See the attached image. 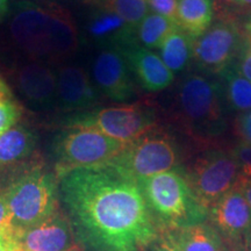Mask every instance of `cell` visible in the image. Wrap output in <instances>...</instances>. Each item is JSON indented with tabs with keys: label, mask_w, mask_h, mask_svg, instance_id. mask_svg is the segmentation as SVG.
<instances>
[{
	"label": "cell",
	"mask_w": 251,
	"mask_h": 251,
	"mask_svg": "<svg viewBox=\"0 0 251 251\" xmlns=\"http://www.w3.org/2000/svg\"><path fill=\"white\" fill-rule=\"evenodd\" d=\"M58 187L78 240L87 250L143 251L158 236L139 183L111 165L69 172Z\"/></svg>",
	"instance_id": "6da1fadb"
},
{
	"label": "cell",
	"mask_w": 251,
	"mask_h": 251,
	"mask_svg": "<svg viewBox=\"0 0 251 251\" xmlns=\"http://www.w3.org/2000/svg\"><path fill=\"white\" fill-rule=\"evenodd\" d=\"M12 42L36 62H59L78 47V31L70 12L56 4L21 0L9 19Z\"/></svg>",
	"instance_id": "7a4b0ae2"
},
{
	"label": "cell",
	"mask_w": 251,
	"mask_h": 251,
	"mask_svg": "<svg viewBox=\"0 0 251 251\" xmlns=\"http://www.w3.org/2000/svg\"><path fill=\"white\" fill-rule=\"evenodd\" d=\"M221 83L200 74L181 78L176 92L175 120L199 142H212L227 129Z\"/></svg>",
	"instance_id": "3957f363"
},
{
	"label": "cell",
	"mask_w": 251,
	"mask_h": 251,
	"mask_svg": "<svg viewBox=\"0 0 251 251\" xmlns=\"http://www.w3.org/2000/svg\"><path fill=\"white\" fill-rule=\"evenodd\" d=\"M57 176L39 164L25 166L2 191L11 225L24 233L49 219L57 208Z\"/></svg>",
	"instance_id": "277c9868"
},
{
	"label": "cell",
	"mask_w": 251,
	"mask_h": 251,
	"mask_svg": "<svg viewBox=\"0 0 251 251\" xmlns=\"http://www.w3.org/2000/svg\"><path fill=\"white\" fill-rule=\"evenodd\" d=\"M152 215L164 230L202 224L208 209L198 201L186 177L179 170H170L137 181Z\"/></svg>",
	"instance_id": "5b68a950"
},
{
	"label": "cell",
	"mask_w": 251,
	"mask_h": 251,
	"mask_svg": "<svg viewBox=\"0 0 251 251\" xmlns=\"http://www.w3.org/2000/svg\"><path fill=\"white\" fill-rule=\"evenodd\" d=\"M127 146L92 128H65L54 146L55 174L59 180L71 171L108 165Z\"/></svg>",
	"instance_id": "8992f818"
},
{
	"label": "cell",
	"mask_w": 251,
	"mask_h": 251,
	"mask_svg": "<svg viewBox=\"0 0 251 251\" xmlns=\"http://www.w3.org/2000/svg\"><path fill=\"white\" fill-rule=\"evenodd\" d=\"M158 109L151 102H135L94 111L78 112L62 120L64 128L86 127L129 144L157 127Z\"/></svg>",
	"instance_id": "52a82bcc"
},
{
	"label": "cell",
	"mask_w": 251,
	"mask_h": 251,
	"mask_svg": "<svg viewBox=\"0 0 251 251\" xmlns=\"http://www.w3.org/2000/svg\"><path fill=\"white\" fill-rule=\"evenodd\" d=\"M179 152L174 137L164 128L157 127L126 147L109 163L112 168L135 181L174 170Z\"/></svg>",
	"instance_id": "ba28073f"
},
{
	"label": "cell",
	"mask_w": 251,
	"mask_h": 251,
	"mask_svg": "<svg viewBox=\"0 0 251 251\" xmlns=\"http://www.w3.org/2000/svg\"><path fill=\"white\" fill-rule=\"evenodd\" d=\"M184 175L198 201L209 211L220 198L235 187L240 166L231 151L214 149L198 156Z\"/></svg>",
	"instance_id": "9c48e42d"
},
{
	"label": "cell",
	"mask_w": 251,
	"mask_h": 251,
	"mask_svg": "<svg viewBox=\"0 0 251 251\" xmlns=\"http://www.w3.org/2000/svg\"><path fill=\"white\" fill-rule=\"evenodd\" d=\"M244 40L233 21H220L192 41V61L208 75H221L233 67Z\"/></svg>",
	"instance_id": "30bf717a"
},
{
	"label": "cell",
	"mask_w": 251,
	"mask_h": 251,
	"mask_svg": "<svg viewBox=\"0 0 251 251\" xmlns=\"http://www.w3.org/2000/svg\"><path fill=\"white\" fill-rule=\"evenodd\" d=\"M93 79L98 90L115 102H128L137 94L129 64L120 50L106 48L94 59Z\"/></svg>",
	"instance_id": "8fae6325"
},
{
	"label": "cell",
	"mask_w": 251,
	"mask_h": 251,
	"mask_svg": "<svg viewBox=\"0 0 251 251\" xmlns=\"http://www.w3.org/2000/svg\"><path fill=\"white\" fill-rule=\"evenodd\" d=\"M208 218L220 235L235 246L251 230V208L236 185L211 207Z\"/></svg>",
	"instance_id": "7c38bea8"
},
{
	"label": "cell",
	"mask_w": 251,
	"mask_h": 251,
	"mask_svg": "<svg viewBox=\"0 0 251 251\" xmlns=\"http://www.w3.org/2000/svg\"><path fill=\"white\" fill-rule=\"evenodd\" d=\"M14 79L19 92L34 107L50 108L57 101V74L46 63L24 64Z\"/></svg>",
	"instance_id": "4fadbf2b"
},
{
	"label": "cell",
	"mask_w": 251,
	"mask_h": 251,
	"mask_svg": "<svg viewBox=\"0 0 251 251\" xmlns=\"http://www.w3.org/2000/svg\"><path fill=\"white\" fill-rule=\"evenodd\" d=\"M129 64L131 74L143 90L159 92L168 89L175 81V75L151 50L144 48L137 42L119 49Z\"/></svg>",
	"instance_id": "5bb4252c"
},
{
	"label": "cell",
	"mask_w": 251,
	"mask_h": 251,
	"mask_svg": "<svg viewBox=\"0 0 251 251\" xmlns=\"http://www.w3.org/2000/svg\"><path fill=\"white\" fill-rule=\"evenodd\" d=\"M19 248L23 251H74L71 225L57 211L42 224L21 233Z\"/></svg>",
	"instance_id": "9a60e30c"
},
{
	"label": "cell",
	"mask_w": 251,
	"mask_h": 251,
	"mask_svg": "<svg viewBox=\"0 0 251 251\" xmlns=\"http://www.w3.org/2000/svg\"><path fill=\"white\" fill-rule=\"evenodd\" d=\"M100 101L99 91L84 69L63 67L57 74V102L63 111H86Z\"/></svg>",
	"instance_id": "2e32d148"
},
{
	"label": "cell",
	"mask_w": 251,
	"mask_h": 251,
	"mask_svg": "<svg viewBox=\"0 0 251 251\" xmlns=\"http://www.w3.org/2000/svg\"><path fill=\"white\" fill-rule=\"evenodd\" d=\"M37 136L24 125H15L0 136V178L17 174L34 152ZM13 175V176H14Z\"/></svg>",
	"instance_id": "e0dca14e"
},
{
	"label": "cell",
	"mask_w": 251,
	"mask_h": 251,
	"mask_svg": "<svg viewBox=\"0 0 251 251\" xmlns=\"http://www.w3.org/2000/svg\"><path fill=\"white\" fill-rule=\"evenodd\" d=\"M87 33L91 39L106 48H117L137 42L136 31L120 17L108 9L98 7L87 23Z\"/></svg>",
	"instance_id": "ac0fdd59"
},
{
	"label": "cell",
	"mask_w": 251,
	"mask_h": 251,
	"mask_svg": "<svg viewBox=\"0 0 251 251\" xmlns=\"http://www.w3.org/2000/svg\"><path fill=\"white\" fill-rule=\"evenodd\" d=\"M179 251H228L222 236L211 224L169 230Z\"/></svg>",
	"instance_id": "d6986e66"
},
{
	"label": "cell",
	"mask_w": 251,
	"mask_h": 251,
	"mask_svg": "<svg viewBox=\"0 0 251 251\" xmlns=\"http://www.w3.org/2000/svg\"><path fill=\"white\" fill-rule=\"evenodd\" d=\"M212 0H178L177 25L194 40L211 27Z\"/></svg>",
	"instance_id": "ffe728a7"
},
{
	"label": "cell",
	"mask_w": 251,
	"mask_h": 251,
	"mask_svg": "<svg viewBox=\"0 0 251 251\" xmlns=\"http://www.w3.org/2000/svg\"><path fill=\"white\" fill-rule=\"evenodd\" d=\"M192 41L178 27L166 36L158 48L162 61L174 74L183 71L192 61Z\"/></svg>",
	"instance_id": "44dd1931"
},
{
	"label": "cell",
	"mask_w": 251,
	"mask_h": 251,
	"mask_svg": "<svg viewBox=\"0 0 251 251\" xmlns=\"http://www.w3.org/2000/svg\"><path fill=\"white\" fill-rule=\"evenodd\" d=\"M224 97L229 108L237 112H247L251 109V81L238 72L235 67L227 69L224 74Z\"/></svg>",
	"instance_id": "7402d4cb"
},
{
	"label": "cell",
	"mask_w": 251,
	"mask_h": 251,
	"mask_svg": "<svg viewBox=\"0 0 251 251\" xmlns=\"http://www.w3.org/2000/svg\"><path fill=\"white\" fill-rule=\"evenodd\" d=\"M178 28L170 19L156 13H149L136 28V41L140 46L151 50L158 49L166 36Z\"/></svg>",
	"instance_id": "603a6c76"
},
{
	"label": "cell",
	"mask_w": 251,
	"mask_h": 251,
	"mask_svg": "<svg viewBox=\"0 0 251 251\" xmlns=\"http://www.w3.org/2000/svg\"><path fill=\"white\" fill-rule=\"evenodd\" d=\"M98 7L115 13L135 31L150 9L147 0H99Z\"/></svg>",
	"instance_id": "cb8c5ba5"
},
{
	"label": "cell",
	"mask_w": 251,
	"mask_h": 251,
	"mask_svg": "<svg viewBox=\"0 0 251 251\" xmlns=\"http://www.w3.org/2000/svg\"><path fill=\"white\" fill-rule=\"evenodd\" d=\"M23 109L17 100L0 103V136L18 125Z\"/></svg>",
	"instance_id": "d4e9b609"
},
{
	"label": "cell",
	"mask_w": 251,
	"mask_h": 251,
	"mask_svg": "<svg viewBox=\"0 0 251 251\" xmlns=\"http://www.w3.org/2000/svg\"><path fill=\"white\" fill-rule=\"evenodd\" d=\"M21 233L17 230L11 221L0 227V251H15L19 248V238Z\"/></svg>",
	"instance_id": "484cf974"
},
{
	"label": "cell",
	"mask_w": 251,
	"mask_h": 251,
	"mask_svg": "<svg viewBox=\"0 0 251 251\" xmlns=\"http://www.w3.org/2000/svg\"><path fill=\"white\" fill-rule=\"evenodd\" d=\"M234 133L241 143L251 146V109L237 115L234 121Z\"/></svg>",
	"instance_id": "4316f807"
},
{
	"label": "cell",
	"mask_w": 251,
	"mask_h": 251,
	"mask_svg": "<svg viewBox=\"0 0 251 251\" xmlns=\"http://www.w3.org/2000/svg\"><path fill=\"white\" fill-rule=\"evenodd\" d=\"M240 166V176L251 179V146L240 143L231 150Z\"/></svg>",
	"instance_id": "83f0119b"
},
{
	"label": "cell",
	"mask_w": 251,
	"mask_h": 251,
	"mask_svg": "<svg viewBox=\"0 0 251 251\" xmlns=\"http://www.w3.org/2000/svg\"><path fill=\"white\" fill-rule=\"evenodd\" d=\"M153 13L162 15L177 24L178 0H147Z\"/></svg>",
	"instance_id": "f1b7e54d"
},
{
	"label": "cell",
	"mask_w": 251,
	"mask_h": 251,
	"mask_svg": "<svg viewBox=\"0 0 251 251\" xmlns=\"http://www.w3.org/2000/svg\"><path fill=\"white\" fill-rule=\"evenodd\" d=\"M234 67L243 77H246L248 80L251 81V39L250 37H248V39L244 40L243 47L242 49H241V52L240 55H238Z\"/></svg>",
	"instance_id": "f546056e"
},
{
	"label": "cell",
	"mask_w": 251,
	"mask_h": 251,
	"mask_svg": "<svg viewBox=\"0 0 251 251\" xmlns=\"http://www.w3.org/2000/svg\"><path fill=\"white\" fill-rule=\"evenodd\" d=\"M149 248L150 251H179L169 230H163L159 233Z\"/></svg>",
	"instance_id": "4dcf8cb0"
},
{
	"label": "cell",
	"mask_w": 251,
	"mask_h": 251,
	"mask_svg": "<svg viewBox=\"0 0 251 251\" xmlns=\"http://www.w3.org/2000/svg\"><path fill=\"white\" fill-rule=\"evenodd\" d=\"M236 187L242 192L244 198H246L247 202L249 203L251 208V179H248V178H244L242 176H240V178H238L236 183Z\"/></svg>",
	"instance_id": "1f68e13d"
},
{
	"label": "cell",
	"mask_w": 251,
	"mask_h": 251,
	"mask_svg": "<svg viewBox=\"0 0 251 251\" xmlns=\"http://www.w3.org/2000/svg\"><path fill=\"white\" fill-rule=\"evenodd\" d=\"M12 100H15L14 94L6 80L0 76V103L12 101Z\"/></svg>",
	"instance_id": "d6a6232c"
},
{
	"label": "cell",
	"mask_w": 251,
	"mask_h": 251,
	"mask_svg": "<svg viewBox=\"0 0 251 251\" xmlns=\"http://www.w3.org/2000/svg\"><path fill=\"white\" fill-rule=\"evenodd\" d=\"M7 221H9L8 207L7 203H6L4 194H2V192H0V227Z\"/></svg>",
	"instance_id": "836d02e7"
},
{
	"label": "cell",
	"mask_w": 251,
	"mask_h": 251,
	"mask_svg": "<svg viewBox=\"0 0 251 251\" xmlns=\"http://www.w3.org/2000/svg\"><path fill=\"white\" fill-rule=\"evenodd\" d=\"M235 250L236 251H251V230L246 235V236H244L242 242L235 246Z\"/></svg>",
	"instance_id": "e575fe53"
},
{
	"label": "cell",
	"mask_w": 251,
	"mask_h": 251,
	"mask_svg": "<svg viewBox=\"0 0 251 251\" xmlns=\"http://www.w3.org/2000/svg\"><path fill=\"white\" fill-rule=\"evenodd\" d=\"M8 11V0H0V23L6 17Z\"/></svg>",
	"instance_id": "d590c367"
},
{
	"label": "cell",
	"mask_w": 251,
	"mask_h": 251,
	"mask_svg": "<svg viewBox=\"0 0 251 251\" xmlns=\"http://www.w3.org/2000/svg\"><path fill=\"white\" fill-rule=\"evenodd\" d=\"M238 4L244 7H251V0H238Z\"/></svg>",
	"instance_id": "8d00e7d4"
},
{
	"label": "cell",
	"mask_w": 251,
	"mask_h": 251,
	"mask_svg": "<svg viewBox=\"0 0 251 251\" xmlns=\"http://www.w3.org/2000/svg\"><path fill=\"white\" fill-rule=\"evenodd\" d=\"M246 29H247L248 34H249V36H250V39H251V15H250L249 20H248L247 24H246Z\"/></svg>",
	"instance_id": "74e56055"
},
{
	"label": "cell",
	"mask_w": 251,
	"mask_h": 251,
	"mask_svg": "<svg viewBox=\"0 0 251 251\" xmlns=\"http://www.w3.org/2000/svg\"><path fill=\"white\" fill-rule=\"evenodd\" d=\"M229 2H238V0H227Z\"/></svg>",
	"instance_id": "f35d334b"
},
{
	"label": "cell",
	"mask_w": 251,
	"mask_h": 251,
	"mask_svg": "<svg viewBox=\"0 0 251 251\" xmlns=\"http://www.w3.org/2000/svg\"><path fill=\"white\" fill-rule=\"evenodd\" d=\"M15 251H23V250H21V249H20V248H18V249H17V250H15Z\"/></svg>",
	"instance_id": "ab89813d"
},
{
	"label": "cell",
	"mask_w": 251,
	"mask_h": 251,
	"mask_svg": "<svg viewBox=\"0 0 251 251\" xmlns=\"http://www.w3.org/2000/svg\"><path fill=\"white\" fill-rule=\"evenodd\" d=\"M74 251H76V250H74Z\"/></svg>",
	"instance_id": "60d3db41"
}]
</instances>
